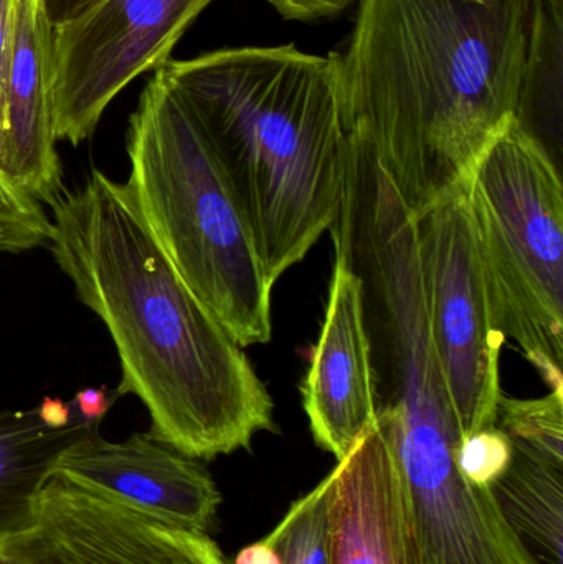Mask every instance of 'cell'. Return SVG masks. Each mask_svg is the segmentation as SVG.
I'll use <instances>...</instances> for the list:
<instances>
[{"instance_id": "obj_1", "label": "cell", "mask_w": 563, "mask_h": 564, "mask_svg": "<svg viewBox=\"0 0 563 564\" xmlns=\"http://www.w3.org/2000/svg\"><path fill=\"white\" fill-rule=\"evenodd\" d=\"M50 207L46 248L108 328L116 391L142 401L154 440L212 460L274 430L273 400L243 347L175 273L121 182L93 169Z\"/></svg>"}, {"instance_id": "obj_2", "label": "cell", "mask_w": 563, "mask_h": 564, "mask_svg": "<svg viewBox=\"0 0 563 564\" xmlns=\"http://www.w3.org/2000/svg\"><path fill=\"white\" fill-rule=\"evenodd\" d=\"M526 0H360L333 52L349 138L413 217L466 191L518 108Z\"/></svg>"}, {"instance_id": "obj_3", "label": "cell", "mask_w": 563, "mask_h": 564, "mask_svg": "<svg viewBox=\"0 0 563 564\" xmlns=\"http://www.w3.org/2000/svg\"><path fill=\"white\" fill-rule=\"evenodd\" d=\"M159 72L204 129L277 284L346 204L350 142L333 53L240 46Z\"/></svg>"}, {"instance_id": "obj_4", "label": "cell", "mask_w": 563, "mask_h": 564, "mask_svg": "<svg viewBox=\"0 0 563 564\" xmlns=\"http://www.w3.org/2000/svg\"><path fill=\"white\" fill-rule=\"evenodd\" d=\"M126 151V194L175 273L238 345L268 344L273 285L253 235L204 129L159 69Z\"/></svg>"}, {"instance_id": "obj_5", "label": "cell", "mask_w": 563, "mask_h": 564, "mask_svg": "<svg viewBox=\"0 0 563 564\" xmlns=\"http://www.w3.org/2000/svg\"><path fill=\"white\" fill-rule=\"evenodd\" d=\"M466 197L499 325L563 391V188L551 151L512 119L473 169Z\"/></svg>"}, {"instance_id": "obj_6", "label": "cell", "mask_w": 563, "mask_h": 564, "mask_svg": "<svg viewBox=\"0 0 563 564\" xmlns=\"http://www.w3.org/2000/svg\"><path fill=\"white\" fill-rule=\"evenodd\" d=\"M415 220L430 337L465 437L498 421L506 335L489 299L466 191Z\"/></svg>"}, {"instance_id": "obj_7", "label": "cell", "mask_w": 563, "mask_h": 564, "mask_svg": "<svg viewBox=\"0 0 563 564\" xmlns=\"http://www.w3.org/2000/svg\"><path fill=\"white\" fill-rule=\"evenodd\" d=\"M214 0H98L53 25L56 141L91 138L112 99L171 59L188 26Z\"/></svg>"}, {"instance_id": "obj_8", "label": "cell", "mask_w": 563, "mask_h": 564, "mask_svg": "<svg viewBox=\"0 0 563 564\" xmlns=\"http://www.w3.org/2000/svg\"><path fill=\"white\" fill-rule=\"evenodd\" d=\"M0 564H228L208 535L155 520L53 474L33 525L0 545Z\"/></svg>"}, {"instance_id": "obj_9", "label": "cell", "mask_w": 563, "mask_h": 564, "mask_svg": "<svg viewBox=\"0 0 563 564\" xmlns=\"http://www.w3.org/2000/svg\"><path fill=\"white\" fill-rule=\"evenodd\" d=\"M301 393L314 441L337 463L377 423L366 284L339 241L326 317Z\"/></svg>"}, {"instance_id": "obj_10", "label": "cell", "mask_w": 563, "mask_h": 564, "mask_svg": "<svg viewBox=\"0 0 563 564\" xmlns=\"http://www.w3.org/2000/svg\"><path fill=\"white\" fill-rule=\"evenodd\" d=\"M53 474L202 535L210 532L221 503L214 479L197 459L149 433L108 441L96 431L66 449Z\"/></svg>"}, {"instance_id": "obj_11", "label": "cell", "mask_w": 563, "mask_h": 564, "mask_svg": "<svg viewBox=\"0 0 563 564\" xmlns=\"http://www.w3.org/2000/svg\"><path fill=\"white\" fill-rule=\"evenodd\" d=\"M333 476L331 564H426L405 480L379 416Z\"/></svg>"}, {"instance_id": "obj_12", "label": "cell", "mask_w": 563, "mask_h": 564, "mask_svg": "<svg viewBox=\"0 0 563 564\" xmlns=\"http://www.w3.org/2000/svg\"><path fill=\"white\" fill-rule=\"evenodd\" d=\"M53 23L45 0H17L3 85L7 142L2 171L48 207L65 191L53 121Z\"/></svg>"}, {"instance_id": "obj_13", "label": "cell", "mask_w": 563, "mask_h": 564, "mask_svg": "<svg viewBox=\"0 0 563 564\" xmlns=\"http://www.w3.org/2000/svg\"><path fill=\"white\" fill-rule=\"evenodd\" d=\"M99 431L78 417L69 426H46L36 406L0 413V545L29 530L35 500L66 449Z\"/></svg>"}, {"instance_id": "obj_14", "label": "cell", "mask_w": 563, "mask_h": 564, "mask_svg": "<svg viewBox=\"0 0 563 564\" xmlns=\"http://www.w3.org/2000/svg\"><path fill=\"white\" fill-rule=\"evenodd\" d=\"M491 492L532 562L563 564V467L515 447Z\"/></svg>"}, {"instance_id": "obj_15", "label": "cell", "mask_w": 563, "mask_h": 564, "mask_svg": "<svg viewBox=\"0 0 563 564\" xmlns=\"http://www.w3.org/2000/svg\"><path fill=\"white\" fill-rule=\"evenodd\" d=\"M526 2L524 62L515 119L548 148V138L559 144L562 132L563 0Z\"/></svg>"}, {"instance_id": "obj_16", "label": "cell", "mask_w": 563, "mask_h": 564, "mask_svg": "<svg viewBox=\"0 0 563 564\" xmlns=\"http://www.w3.org/2000/svg\"><path fill=\"white\" fill-rule=\"evenodd\" d=\"M333 473L291 506L267 542L281 564H331L329 502Z\"/></svg>"}, {"instance_id": "obj_17", "label": "cell", "mask_w": 563, "mask_h": 564, "mask_svg": "<svg viewBox=\"0 0 563 564\" xmlns=\"http://www.w3.org/2000/svg\"><path fill=\"white\" fill-rule=\"evenodd\" d=\"M496 426L508 434L512 446L563 467V391H551L538 400L502 394Z\"/></svg>"}, {"instance_id": "obj_18", "label": "cell", "mask_w": 563, "mask_h": 564, "mask_svg": "<svg viewBox=\"0 0 563 564\" xmlns=\"http://www.w3.org/2000/svg\"><path fill=\"white\" fill-rule=\"evenodd\" d=\"M52 220L45 208L0 171V253L48 247Z\"/></svg>"}, {"instance_id": "obj_19", "label": "cell", "mask_w": 563, "mask_h": 564, "mask_svg": "<svg viewBox=\"0 0 563 564\" xmlns=\"http://www.w3.org/2000/svg\"><path fill=\"white\" fill-rule=\"evenodd\" d=\"M515 446L498 426L485 427L459 441L455 459L462 476L472 486L491 489L509 469Z\"/></svg>"}, {"instance_id": "obj_20", "label": "cell", "mask_w": 563, "mask_h": 564, "mask_svg": "<svg viewBox=\"0 0 563 564\" xmlns=\"http://www.w3.org/2000/svg\"><path fill=\"white\" fill-rule=\"evenodd\" d=\"M286 20L326 19L344 12L356 0H267Z\"/></svg>"}, {"instance_id": "obj_21", "label": "cell", "mask_w": 563, "mask_h": 564, "mask_svg": "<svg viewBox=\"0 0 563 564\" xmlns=\"http://www.w3.org/2000/svg\"><path fill=\"white\" fill-rule=\"evenodd\" d=\"M118 391L101 388H85L79 390L72 400L76 414L88 423L101 424L106 414L111 410L115 401L118 400Z\"/></svg>"}, {"instance_id": "obj_22", "label": "cell", "mask_w": 563, "mask_h": 564, "mask_svg": "<svg viewBox=\"0 0 563 564\" xmlns=\"http://www.w3.org/2000/svg\"><path fill=\"white\" fill-rule=\"evenodd\" d=\"M17 0H0V91L3 96L10 46L15 30ZM6 105V102H3Z\"/></svg>"}, {"instance_id": "obj_23", "label": "cell", "mask_w": 563, "mask_h": 564, "mask_svg": "<svg viewBox=\"0 0 563 564\" xmlns=\"http://www.w3.org/2000/svg\"><path fill=\"white\" fill-rule=\"evenodd\" d=\"M36 411H39V416L42 417L43 423L46 426L55 427V430L69 426L73 421L82 417L76 414L72 401L66 403V401L59 400V398H43L42 403L36 406Z\"/></svg>"}, {"instance_id": "obj_24", "label": "cell", "mask_w": 563, "mask_h": 564, "mask_svg": "<svg viewBox=\"0 0 563 564\" xmlns=\"http://www.w3.org/2000/svg\"><path fill=\"white\" fill-rule=\"evenodd\" d=\"M234 564H281V560L277 550L263 539L253 543V545L245 546L238 553Z\"/></svg>"}, {"instance_id": "obj_25", "label": "cell", "mask_w": 563, "mask_h": 564, "mask_svg": "<svg viewBox=\"0 0 563 564\" xmlns=\"http://www.w3.org/2000/svg\"><path fill=\"white\" fill-rule=\"evenodd\" d=\"M98 0H45L46 12L53 25L65 22L72 17L78 15Z\"/></svg>"}, {"instance_id": "obj_26", "label": "cell", "mask_w": 563, "mask_h": 564, "mask_svg": "<svg viewBox=\"0 0 563 564\" xmlns=\"http://www.w3.org/2000/svg\"><path fill=\"white\" fill-rule=\"evenodd\" d=\"M6 142H7L6 105H3V96H2V91H0V171H2L3 155H6Z\"/></svg>"}]
</instances>
